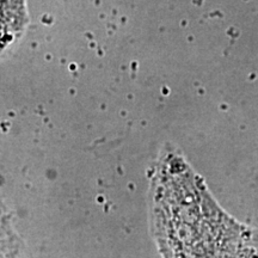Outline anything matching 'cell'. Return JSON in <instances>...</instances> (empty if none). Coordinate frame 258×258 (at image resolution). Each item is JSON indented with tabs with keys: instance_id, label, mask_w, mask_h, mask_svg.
<instances>
[{
	"instance_id": "obj_1",
	"label": "cell",
	"mask_w": 258,
	"mask_h": 258,
	"mask_svg": "<svg viewBox=\"0 0 258 258\" xmlns=\"http://www.w3.org/2000/svg\"><path fill=\"white\" fill-rule=\"evenodd\" d=\"M28 24L27 0H0V57L16 46Z\"/></svg>"
},
{
	"instance_id": "obj_2",
	"label": "cell",
	"mask_w": 258,
	"mask_h": 258,
	"mask_svg": "<svg viewBox=\"0 0 258 258\" xmlns=\"http://www.w3.org/2000/svg\"><path fill=\"white\" fill-rule=\"evenodd\" d=\"M0 258H24L22 240L12 227L11 221L0 207Z\"/></svg>"
}]
</instances>
